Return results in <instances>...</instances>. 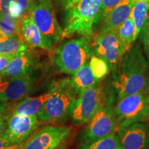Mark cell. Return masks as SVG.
<instances>
[{"label":"cell","mask_w":149,"mask_h":149,"mask_svg":"<svg viewBox=\"0 0 149 149\" xmlns=\"http://www.w3.org/2000/svg\"><path fill=\"white\" fill-rule=\"evenodd\" d=\"M147 59L140 42H134L111 74L117 101L124 97L143 91L149 72Z\"/></svg>","instance_id":"6da1fadb"},{"label":"cell","mask_w":149,"mask_h":149,"mask_svg":"<svg viewBox=\"0 0 149 149\" xmlns=\"http://www.w3.org/2000/svg\"><path fill=\"white\" fill-rule=\"evenodd\" d=\"M51 95L37 114L40 122L63 124L71 115L79 93L72 84L71 78H63L52 84Z\"/></svg>","instance_id":"7a4b0ae2"},{"label":"cell","mask_w":149,"mask_h":149,"mask_svg":"<svg viewBox=\"0 0 149 149\" xmlns=\"http://www.w3.org/2000/svg\"><path fill=\"white\" fill-rule=\"evenodd\" d=\"M116 102V95L112 85L110 74L109 77L80 93L76 100L70 118L75 125L86 124L104 105L115 104Z\"/></svg>","instance_id":"3957f363"},{"label":"cell","mask_w":149,"mask_h":149,"mask_svg":"<svg viewBox=\"0 0 149 149\" xmlns=\"http://www.w3.org/2000/svg\"><path fill=\"white\" fill-rule=\"evenodd\" d=\"M91 37L63 40L56 48L54 61L59 72L72 76L95 55Z\"/></svg>","instance_id":"277c9868"},{"label":"cell","mask_w":149,"mask_h":149,"mask_svg":"<svg viewBox=\"0 0 149 149\" xmlns=\"http://www.w3.org/2000/svg\"><path fill=\"white\" fill-rule=\"evenodd\" d=\"M102 0H80L65 10L63 38L94 35V22Z\"/></svg>","instance_id":"5b68a950"},{"label":"cell","mask_w":149,"mask_h":149,"mask_svg":"<svg viewBox=\"0 0 149 149\" xmlns=\"http://www.w3.org/2000/svg\"><path fill=\"white\" fill-rule=\"evenodd\" d=\"M113 111L117 130L135 123L149 122L148 95L143 91L124 97L116 102Z\"/></svg>","instance_id":"8992f818"},{"label":"cell","mask_w":149,"mask_h":149,"mask_svg":"<svg viewBox=\"0 0 149 149\" xmlns=\"http://www.w3.org/2000/svg\"><path fill=\"white\" fill-rule=\"evenodd\" d=\"M31 13L47 49H51L63 38V29L57 21L52 0H37Z\"/></svg>","instance_id":"52a82bcc"},{"label":"cell","mask_w":149,"mask_h":149,"mask_svg":"<svg viewBox=\"0 0 149 149\" xmlns=\"http://www.w3.org/2000/svg\"><path fill=\"white\" fill-rule=\"evenodd\" d=\"M114 103L104 105L94 115L79 135V141L85 144L107 137L117 131Z\"/></svg>","instance_id":"ba28073f"},{"label":"cell","mask_w":149,"mask_h":149,"mask_svg":"<svg viewBox=\"0 0 149 149\" xmlns=\"http://www.w3.org/2000/svg\"><path fill=\"white\" fill-rule=\"evenodd\" d=\"M93 48L95 55L103 59L110 68V73L117 70L120 62L117 31L97 33L94 37Z\"/></svg>","instance_id":"9c48e42d"},{"label":"cell","mask_w":149,"mask_h":149,"mask_svg":"<svg viewBox=\"0 0 149 149\" xmlns=\"http://www.w3.org/2000/svg\"><path fill=\"white\" fill-rule=\"evenodd\" d=\"M35 79L29 74L21 77L0 76V103H8L21 100L31 92Z\"/></svg>","instance_id":"30bf717a"},{"label":"cell","mask_w":149,"mask_h":149,"mask_svg":"<svg viewBox=\"0 0 149 149\" xmlns=\"http://www.w3.org/2000/svg\"><path fill=\"white\" fill-rule=\"evenodd\" d=\"M70 133V128L66 126H45L28 141L24 149H55Z\"/></svg>","instance_id":"8fae6325"},{"label":"cell","mask_w":149,"mask_h":149,"mask_svg":"<svg viewBox=\"0 0 149 149\" xmlns=\"http://www.w3.org/2000/svg\"><path fill=\"white\" fill-rule=\"evenodd\" d=\"M117 134L123 149H149V122L135 123Z\"/></svg>","instance_id":"7c38bea8"},{"label":"cell","mask_w":149,"mask_h":149,"mask_svg":"<svg viewBox=\"0 0 149 149\" xmlns=\"http://www.w3.org/2000/svg\"><path fill=\"white\" fill-rule=\"evenodd\" d=\"M38 120L37 115H12L8 120L5 133L14 144L22 142L35 130L38 124Z\"/></svg>","instance_id":"4fadbf2b"},{"label":"cell","mask_w":149,"mask_h":149,"mask_svg":"<svg viewBox=\"0 0 149 149\" xmlns=\"http://www.w3.org/2000/svg\"><path fill=\"white\" fill-rule=\"evenodd\" d=\"M135 0H122L109 13L98 29L100 33L117 31L118 28L130 17Z\"/></svg>","instance_id":"5bb4252c"},{"label":"cell","mask_w":149,"mask_h":149,"mask_svg":"<svg viewBox=\"0 0 149 149\" xmlns=\"http://www.w3.org/2000/svg\"><path fill=\"white\" fill-rule=\"evenodd\" d=\"M35 64L33 54L25 51L15 55L6 68L0 74L1 77H21L31 73Z\"/></svg>","instance_id":"9a60e30c"},{"label":"cell","mask_w":149,"mask_h":149,"mask_svg":"<svg viewBox=\"0 0 149 149\" xmlns=\"http://www.w3.org/2000/svg\"><path fill=\"white\" fill-rule=\"evenodd\" d=\"M22 33L24 40L33 47L47 49L40 30L33 20L31 13H26L22 17Z\"/></svg>","instance_id":"2e32d148"},{"label":"cell","mask_w":149,"mask_h":149,"mask_svg":"<svg viewBox=\"0 0 149 149\" xmlns=\"http://www.w3.org/2000/svg\"><path fill=\"white\" fill-rule=\"evenodd\" d=\"M51 95V91L37 97H28L17 104L13 110V115H35L38 114L45 102Z\"/></svg>","instance_id":"e0dca14e"},{"label":"cell","mask_w":149,"mask_h":149,"mask_svg":"<svg viewBox=\"0 0 149 149\" xmlns=\"http://www.w3.org/2000/svg\"><path fill=\"white\" fill-rule=\"evenodd\" d=\"M135 26L133 19L129 17L117 29V38L119 44V57L120 59L135 42Z\"/></svg>","instance_id":"ac0fdd59"},{"label":"cell","mask_w":149,"mask_h":149,"mask_svg":"<svg viewBox=\"0 0 149 149\" xmlns=\"http://www.w3.org/2000/svg\"><path fill=\"white\" fill-rule=\"evenodd\" d=\"M71 81L74 88L79 94L85 89L93 86L100 81L97 80L93 75L90 65H89V61L84 65L82 67H81L72 75Z\"/></svg>","instance_id":"d6986e66"},{"label":"cell","mask_w":149,"mask_h":149,"mask_svg":"<svg viewBox=\"0 0 149 149\" xmlns=\"http://www.w3.org/2000/svg\"><path fill=\"white\" fill-rule=\"evenodd\" d=\"M149 12V3L141 0H135L130 17L133 19L135 26L134 40H137L141 29L146 22Z\"/></svg>","instance_id":"ffe728a7"},{"label":"cell","mask_w":149,"mask_h":149,"mask_svg":"<svg viewBox=\"0 0 149 149\" xmlns=\"http://www.w3.org/2000/svg\"><path fill=\"white\" fill-rule=\"evenodd\" d=\"M29 46L25 40L17 37H8L0 33V53L15 55L27 51Z\"/></svg>","instance_id":"44dd1931"},{"label":"cell","mask_w":149,"mask_h":149,"mask_svg":"<svg viewBox=\"0 0 149 149\" xmlns=\"http://www.w3.org/2000/svg\"><path fill=\"white\" fill-rule=\"evenodd\" d=\"M22 17L1 16L0 17V33L8 37H17L24 40L22 33Z\"/></svg>","instance_id":"7402d4cb"},{"label":"cell","mask_w":149,"mask_h":149,"mask_svg":"<svg viewBox=\"0 0 149 149\" xmlns=\"http://www.w3.org/2000/svg\"><path fill=\"white\" fill-rule=\"evenodd\" d=\"M77 149H123L118 135L113 133L107 137L81 144Z\"/></svg>","instance_id":"603a6c76"},{"label":"cell","mask_w":149,"mask_h":149,"mask_svg":"<svg viewBox=\"0 0 149 149\" xmlns=\"http://www.w3.org/2000/svg\"><path fill=\"white\" fill-rule=\"evenodd\" d=\"M89 65L92 72L97 80L101 81L110 73V68L103 59L95 55H93L89 60Z\"/></svg>","instance_id":"cb8c5ba5"},{"label":"cell","mask_w":149,"mask_h":149,"mask_svg":"<svg viewBox=\"0 0 149 149\" xmlns=\"http://www.w3.org/2000/svg\"><path fill=\"white\" fill-rule=\"evenodd\" d=\"M122 1V0H102L100 10L94 22V33L100 29V26L110 11Z\"/></svg>","instance_id":"d4e9b609"},{"label":"cell","mask_w":149,"mask_h":149,"mask_svg":"<svg viewBox=\"0 0 149 149\" xmlns=\"http://www.w3.org/2000/svg\"><path fill=\"white\" fill-rule=\"evenodd\" d=\"M1 13L3 16L12 17H22V9L16 0H0Z\"/></svg>","instance_id":"484cf974"},{"label":"cell","mask_w":149,"mask_h":149,"mask_svg":"<svg viewBox=\"0 0 149 149\" xmlns=\"http://www.w3.org/2000/svg\"><path fill=\"white\" fill-rule=\"evenodd\" d=\"M138 38L139 42L142 46L141 47L143 48L145 55L149 61V12L148 17L139 33Z\"/></svg>","instance_id":"4316f807"},{"label":"cell","mask_w":149,"mask_h":149,"mask_svg":"<svg viewBox=\"0 0 149 149\" xmlns=\"http://www.w3.org/2000/svg\"><path fill=\"white\" fill-rule=\"evenodd\" d=\"M8 106V103H0V136L5 133L7 128L8 120L6 117Z\"/></svg>","instance_id":"83f0119b"},{"label":"cell","mask_w":149,"mask_h":149,"mask_svg":"<svg viewBox=\"0 0 149 149\" xmlns=\"http://www.w3.org/2000/svg\"><path fill=\"white\" fill-rule=\"evenodd\" d=\"M16 1L26 13L31 12L36 0H16Z\"/></svg>","instance_id":"f1b7e54d"},{"label":"cell","mask_w":149,"mask_h":149,"mask_svg":"<svg viewBox=\"0 0 149 149\" xmlns=\"http://www.w3.org/2000/svg\"><path fill=\"white\" fill-rule=\"evenodd\" d=\"M13 56L14 55H4V54L0 53V74L6 68Z\"/></svg>","instance_id":"f546056e"},{"label":"cell","mask_w":149,"mask_h":149,"mask_svg":"<svg viewBox=\"0 0 149 149\" xmlns=\"http://www.w3.org/2000/svg\"><path fill=\"white\" fill-rule=\"evenodd\" d=\"M13 144H15L6 133L0 136V149H4Z\"/></svg>","instance_id":"4dcf8cb0"},{"label":"cell","mask_w":149,"mask_h":149,"mask_svg":"<svg viewBox=\"0 0 149 149\" xmlns=\"http://www.w3.org/2000/svg\"><path fill=\"white\" fill-rule=\"evenodd\" d=\"M61 3L64 10H66V9L70 8L72 6L77 3L80 0H59Z\"/></svg>","instance_id":"1f68e13d"},{"label":"cell","mask_w":149,"mask_h":149,"mask_svg":"<svg viewBox=\"0 0 149 149\" xmlns=\"http://www.w3.org/2000/svg\"><path fill=\"white\" fill-rule=\"evenodd\" d=\"M26 142L25 141H22V142L17 143V144H15L13 145H11V146L7 147L4 149H24Z\"/></svg>","instance_id":"d6a6232c"},{"label":"cell","mask_w":149,"mask_h":149,"mask_svg":"<svg viewBox=\"0 0 149 149\" xmlns=\"http://www.w3.org/2000/svg\"><path fill=\"white\" fill-rule=\"evenodd\" d=\"M144 92L146 93L147 95H149V72L147 76V79L146 81V84H145V87L144 89Z\"/></svg>","instance_id":"836d02e7"},{"label":"cell","mask_w":149,"mask_h":149,"mask_svg":"<svg viewBox=\"0 0 149 149\" xmlns=\"http://www.w3.org/2000/svg\"><path fill=\"white\" fill-rule=\"evenodd\" d=\"M2 15H2V13H1V6H0V17H1Z\"/></svg>","instance_id":"e575fe53"},{"label":"cell","mask_w":149,"mask_h":149,"mask_svg":"<svg viewBox=\"0 0 149 149\" xmlns=\"http://www.w3.org/2000/svg\"><path fill=\"white\" fill-rule=\"evenodd\" d=\"M141 1H145V2H147L149 3V0H141Z\"/></svg>","instance_id":"d590c367"},{"label":"cell","mask_w":149,"mask_h":149,"mask_svg":"<svg viewBox=\"0 0 149 149\" xmlns=\"http://www.w3.org/2000/svg\"><path fill=\"white\" fill-rule=\"evenodd\" d=\"M148 110H149V95H148Z\"/></svg>","instance_id":"8d00e7d4"}]
</instances>
